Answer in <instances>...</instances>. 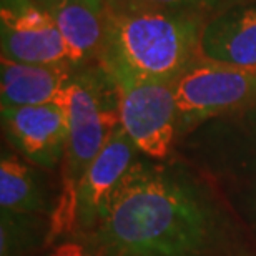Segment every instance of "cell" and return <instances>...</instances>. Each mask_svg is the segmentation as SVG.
<instances>
[{
	"mask_svg": "<svg viewBox=\"0 0 256 256\" xmlns=\"http://www.w3.org/2000/svg\"><path fill=\"white\" fill-rule=\"evenodd\" d=\"M88 234L104 256H256L202 176L150 158L135 160Z\"/></svg>",
	"mask_w": 256,
	"mask_h": 256,
	"instance_id": "cell-1",
	"label": "cell"
},
{
	"mask_svg": "<svg viewBox=\"0 0 256 256\" xmlns=\"http://www.w3.org/2000/svg\"><path fill=\"white\" fill-rule=\"evenodd\" d=\"M206 20L190 12L106 0L96 64L115 84L175 82L200 57Z\"/></svg>",
	"mask_w": 256,
	"mask_h": 256,
	"instance_id": "cell-2",
	"label": "cell"
},
{
	"mask_svg": "<svg viewBox=\"0 0 256 256\" xmlns=\"http://www.w3.org/2000/svg\"><path fill=\"white\" fill-rule=\"evenodd\" d=\"M68 115V145L62 162L60 196L48 218L47 246L76 232V190L106 140L120 126V95L112 76L96 65L76 66L58 100Z\"/></svg>",
	"mask_w": 256,
	"mask_h": 256,
	"instance_id": "cell-3",
	"label": "cell"
},
{
	"mask_svg": "<svg viewBox=\"0 0 256 256\" xmlns=\"http://www.w3.org/2000/svg\"><path fill=\"white\" fill-rule=\"evenodd\" d=\"M178 138L256 102V68H242L200 57L173 82Z\"/></svg>",
	"mask_w": 256,
	"mask_h": 256,
	"instance_id": "cell-4",
	"label": "cell"
},
{
	"mask_svg": "<svg viewBox=\"0 0 256 256\" xmlns=\"http://www.w3.org/2000/svg\"><path fill=\"white\" fill-rule=\"evenodd\" d=\"M120 125L136 152L163 162L178 140V108L173 82L133 80L116 84Z\"/></svg>",
	"mask_w": 256,
	"mask_h": 256,
	"instance_id": "cell-5",
	"label": "cell"
},
{
	"mask_svg": "<svg viewBox=\"0 0 256 256\" xmlns=\"http://www.w3.org/2000/svg\"><path fill=\"white\" fill-rule=\"evenodd\" d=\"M0 48L12 62L72 66L54 17L35 0H0Z\"/></svg>",
	"mask_w": 256,
	"mask_h": 256,
	"instance_id": "cell-6",
	"label": "cell"
},
{
	"mask_svg": "<svg viewBox=\"0 0 256 256\" xmlns=\"http://www.w3.org/2000/svg\"><path fill=\"white\" fill-rule=\"evenodd\" d=\"M2 130L8 145L40 170L62 166L68 145V115L60 102L22 108H2Z\"/></svg>",
	"mask_w": 256,
	"mask_h": 256,
	"instance_id": "cell-7",
	"label": "cell"
},
{
	"mask_svg": "<svg viewBox=\"0 0 256 256\" xmlns=\"http://www.w3.org/2000/svg\"><path fill=\"white\" fill-rule=\"evenodd\" d=\"M192 148L218 172L256 175V102L192 132Z\"/></svg>",
	"mask_w": 256,
	"mask_h": 256,
	"instance_id": "cell-8",
	"label": "cell"
},
{
	"mask_svg": "<svg viewBox=\"0 0 256 256\" xmlns=\"http://www.w3.org/2000/svg\"><path fill=\"white\" fill-rule=\"evenodd\" d=\"M136 153L133 142L120 125L92 162L78 185L75 200L76 232H94L110 198L135 163Z\"/></svg>",
	"mask_w": 256,
	"mask_h": 256,
	"instance_id": "cell-9",
	"label": "cell"
},
{
	"mask_svg": "<svg viewBox=\"0 0 256 256\" xmlns=\"http://www.w3.org/2000/svg\"><path fill=\"white\" fill-rule=\"evenodd\" d=\"M200 55L213 62L256 68V0H240L212 15L202 30Z\"/></svg>",
	"mask_w": 256,
	"mask_h": 256,
	"instance_id": "cell-10",
	"label": "cell"
},
{
	"mask_svg": "<svg viewBox=\"0 0 256 256\" xmlns=\"http://www.w3.org/2000/svg\"><path fill=\"white\" fill-rule=\"evenodd\" d=\"M47 10L62 34L74 68L98 58L106 0H54Z\"/></svg>",
	"mask_w": 256,
	"mask_h": 256,
	"instance_id": "cell-11",
	"label": "cell"
},
{
	"mask_svg": "<svg viewBox=\"0 0 256 256\" xmlns=\"http://www.w3.org/2000/svg\"><path fill=\"white\" fill-rule=\"evenodd\" d=\"M74 68L66 65H35L0 60V105L22 108L58 100Z\"/></svg>",
	"mask_w": 256,
	"mask_h": 256,
	"instance_id": "cell-12",
	"label": "cell"
},
{
	"mask_svg": "<svg viewBox=\"0 0 256 256\" xmlns=\"http://www.w3.org/2000/svg\"><path fill=\"white\" fill-rule=\"evenodd\" d=\"M54 208L37 166L17 152L4 148L0 158V210L32 216L48 214L50 218Z\"/></svg>",
	"mask_w": 256,
	"mask_h": 256,
	"instance_id": "cell-13",
	"label": "cell"
},
{
	"mask_svg": "<svg viewBox=\"0 0 256 256\" xmlns=\"http://www.w3.org/2000/svg\"><path fill=\"white\" fill-rule=\"evenodd\" d=\"M48 222L44 216L0 210V256H34L47 246Z\"/></svg>",
	"mask_w": 256,
	"mask_h": 256,
	"instance_id": "cell-14",
	"label": "cell"
},
{
	"mask_svg": "<svg viewBox=\"0 0 256 256\" xmlns=\"http://www.w3.org/2000/svg\"><path fill=\"white\" fill-rule=\"evenodd\" d=\"M120 2H133L150 7L180 10V12H190L210 18L212 15L222 12L223 8L240 2V0H120Z\"/></svg>",
	"mask_w": 256,
	"mask_h": 256,
	"instance_id": "cell-15",
	"label": "cell"
},
{
	"mask_svg": "<svg viewBox=\"0 0 256 256\" xmlns=\"http://www.w3.org/2000/svg\"><path fill=\"white\" fill-rule=\"evenodd\" d=\"M48 248L47 256H104L94 238L82 232L66 234Z\"/></svg>",
	"mask_w": 256,
	"mask_h": 256,
	"instance_id": "cell-16",
	"label": "cell"
},
{
	"mask_svg": "<svg viewBox=\"0 0 256 256\" xmlns=\"http://www.w3.org/2000/svg\"><path fill=\"white\" fill-rule=\"evenodd\" d=\"M246 203H248V214L250 218L256 223V182L250 188V192L246 194Z\"/></svg>",
	"mask_w": 256,
	"mask_h": 256,
	"instance_id": "cell-17",
	"label": "cell"
},
{
	"mask_svg": "<svg viewBox=\"0 0 256 256\" xmlns=\"http://www.w3.org/2000/svg\"><path fill=\"white\" fill-rule=\"evenodd\" d=\"M35 2H37L38 5H42V7H45V8H48L54 0H35Z\"/></svg>",
	"mask_w": 256,
	"mask_h": 256,
	"instance_id": "cell-18",
	"label": "cell"
}]
</instances>
